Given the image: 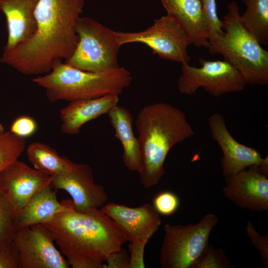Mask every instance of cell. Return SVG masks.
I'll list each match as a JSON object with an SVG mask.
<instances>
[{"label":"cell","mask_w":268,"mask_h":268,"mask_svg":"<svg viewBox=\"0 0 268 268\" xmlns=\"http://www.w3.org/2000/svg\"><path fill=\"white\" fill-rule=\"evenodd\" d=\"M14 214L11 203L0 190V252L7 249L12 243L15 231Z\"/></svg>","instance_id":"603a6c76"},{"label":"cell","mask_w":268,"mask_h":268,"mask_svg":"<svg viewBox=\"0 0 268 268\" xmlns=\"http://www.w3.org/2000/svg\"><path fill=\"white\" fill-rule=\"evenodd\" d=\"M78 38L71 56L64 61L82 70L103 72L119 67L118 56L121 46L117 31L89 17H80L76 23Z\"/></svg>","instance_id":"8992f818"},{"label":"cell","mask_w":268,"mask_h":268,"mask_svg":"<svg viewBox=\"0 0 268 268\" xmlns=\"http://www.w3.org/2000/svg\"><path fill=\"white\" fill-rule=\"evenodd\" d=\"M101 209L123 229L131 242L129 268H145V247L161 224L153 205L144 203L132 207L112 202L106 203Z\"/></svg>","instance_id":"ba28073f"},{"label":"cell","mask_w":268,"mask_h":268,"mask_svg":"<svg viewBox=\"0 0 268 268\" xmlns=\"http://www.w3.org/2000/svg\"><path fill=\"white\" fill-rule=\"evenodd\" d=\"M132 80L131 72L123 67L89 72L72 67L62 60L56 61L48 73L32 79L33 83L45 89L48 99L52 102H70L109 94L120 95Z\"/></svg>","instance_id":"277c9868"},{"label":"cell","mask_w":268,"mask_h":268,"mask_svg":"<svg viewBox=\"0 0 268 268\" xmlns=\"http://www.w3.org/2000/svg\"><path fill=\"white\" fill-rule=\"evenodd\" d=\"M107 115L115 136L123 147L122 157L125 166L129 170L139 173L141 167L140 147L138 138L133 131L131 112L127 108L117 105Z\"/></svg>","instance_id":"ffe728a7"},{"label":"cell","mask_w":268,"mask_h":268,"mask_svg":"<svg viewBox=\"0 0 268 268\" xmlns=\"http://www.w3.org/2000/svg\"><path fill=\"white\" fill-rule=\"evenodd\" d=\"M208 124L211 136L223 153L221 165L225 178L234 175L247 167L268 169V156L263 158L254 148L237 141L229 132L221 114L216 113L211 115L208 119Z\"/></svg>","instance_id":"7c38bea8"},{"label":"cell","mask_w":268,"mask_h":268,"mask_svg":"<svg viewBox=\"0 0 268 268\" xmlns=\"http://www.w3.org/2000/svg\"><path fill=\"white\" fill-rule=\"evenodd\" d=\"M26 150L28 159L33 168L47 175L54 177L63 176L72 170L71 160L61 156L45 143L33 142Z\"/></svg>","instance_id":"44dd1931"},{"label":"cell","mask_w":268,"mask_h":268,"mask_svg":"<svg viewBox=\"0 0 268 268\" xmlns=\"http://www.w3.org/2000/svg\"><path fill=\"white\" fill-rule=\"evenodd\" d=\"M130 258L126 250L122 247L112 253L106 261L107 268H129Z\"/></svg>","instance_id":"4dcf8cb0"},{"label":"cell","mask_w":268,"mask_h":268,"mask_svg":"<svg viewBox=\"0 0 268 268\" xmlns=\"http://www.w3.org/2000/svg\"><path fill=\"white\" fill-rule=\"evenodd\" d=\"M225 179L223 193L226 198L251 211L268 209V176L250 167Z\"/></svg>","instance_id":"9a60e30c"},{"label":"cell","mask_w":268,"mask_h":268,"mask_svg":"<svg viewBox=\"0 0 268 268\" xmlns=\"http://www.w3.org/2000/svg\"><path fill=\"white\" fill-rule=\"evenodd\" d=\"M26 148L25 138L9 132L0 134V173L8 164L18 159Z\"/></svg>","instance_id":"cb8c5ba5"},{"label":"cell","mask_w":268,"mask_h":268,"mask_svg":"<svg viewBox=\"0 0 268 268\" xmlns=\"http://www.w3.org/2000/svg\"><path fill=\"white\" fill-rule=\"evenodd\" d=\"M200 67L181 64L178 89L181 94L192 95L202 87L210 95L219 97L230 92L242 91L246 85L239 71L223 61H207L200 58Z\"/></svg>","instance_id":"9c48e42d"},{"label":"cell","mask_w":268,"mask_h":268,"mask_svg":"<svg viewBox=\"0 0 268 268\" xmlns=\"http://www.w3.org/2000/svg\"><path fill=\"white\" fill-rule=\"evenodd\" d=\"M227 7L222 21L224 32L209 42V52L222 55L239 71L246 84H267L268 52L243 25L237 3L232 1Z\"/></svg>","instance_id":"5b68a950"},{"label":"cell","mask_w":268,"mask_h":268,"mask_svg":"<svg viewBox=\"0 0 268 268\" xmlns=\"http://www.w3.org/2000/svg\"><path fill=\"white\" fill-rule=\"evenodd\" d=\"M246 232L252 244L258 251L264 268L268 267V237L260 235L255 229L252 223L248 221Z\"/></svg>","instance_id":"83f0119b"},{"label":"cell","mask_w":268,"mask_h":268,"mask_svg":"<svg viewBox=\"0 0 268 268\" xmlns=\"http://www.w3.org/2000/svg\"><path fill=\"white\" fill-rule=\"evenodd\" d=\"M53 178L17 159L0 172V190L11 203L15 214L37 192L50 185Z\"/></svg>","instance_id":"5bb4252c"},{"label":"cell","mask_w":268,"mask_h":268,"mask_svg":"<svg viewBox=\"0 0 268 268\" xmlns=\"http://www.w3.org/2000/svg\"><path fill=\"white\" fill-rule=\"evenodd\" d=\"M4 132V128L3 127V126L0 123V134H2Z\"/></svg>","instance_id":"1f68e13d"},{"label":"cell","mask_w":268,"mask_h":268,"mask_svg":"<svg viewBox=\"0 0 268 268\" xmlns=\"http://www.w3.org/2000/svg\"><path fill=\"white\" fill-rule=\"evenodd\" d=\"M41 224L73 268H105L108 256L129 241L123 229L98 208L81 212L72 206Z\"/></svg>","instance_id":"7a4b0ae2"},{"label":"cell","mask_w":268,"mask_h":268,"mask_svg":"<svg viewBox=\"0 0 268 268\" xmlns=\"http://www.w3.org/2000/svg\"><path fill=\"white\" fill-rule=\"evenodd\" d=\"M120 46L140 43L150 48L161 58L181 64H189L191 58L187 51L192 42L179 24L168 15L154 20L146 29L135 32H117Z\"/></svg>","instance_id":"30bf717a"},{"label":"cell","mask_w":268,"mask_h":268,"mask_svg":"<svg viewBox=\"0 0 268 268\" xmlns=\"http://www.w3.org/2000/svg\"><path fill=\"white\" fill-rule=\"evenodd\" d=\"M12 242L18 251L20 268H68L69 265L55 246L53 236L42 224L15 230Z\"/></svg>","instance_id":"8fae6325"},{"label":"cell","mask_w":268,"mask_h":268,"mask_svg":"<svg viewBox=\"0 0 268 268\" xmlns=\"http://www.w3.org/2000/svg\"><path fill=\"white\" fill-rule=\"evenodd\" d=\"M119 95L109 94L97 98L71 101L60 111L61 132L74 135L87 122L108 114L118 104Z\"/></svg>","instance_id":"e0dca14e"},{"label":"cell","mask_w":268,"mask_h":268,"mask_svg":"<svg viewBox=\"0 0 268 268\" xmlns=\"http://www.w3.org/2000/svg\"><path fill=\"white\" fill-rule=\"evenodd\" d=\"M179 203V199L175 194L164 191L154 198L153 205L159 214L168 216L177 210Z\"/></svg>","instance_id":"4316f807"},{"label":"cell","mask_w":268,"mask_h":268,"mask_svg":"<svg viewBox=\"0 0 268 268\" xmlns=\"http://www.w3.org/2000/svg\"><path fill=\"white\" fill-rule=\"evenodd\" d=\"M71 167L68 174L54 177L51 187L66 191L72 199L74 209L78 212L99 208L107 203L108 195L102 185L95 183L91 167L72 161Z\"/></svg>","instance_id":"4fadbf2b"},{"label":"cell","mask_w":268,"mask_h":268,"mask_svg":"<svg viewBox=\"0 0 268 268\" xmlns=\"http://www.w3.org/2000/svg\"><path fill=\"white\" fill-rule=\"evenodd\" d=\"M56 192L50 185L37 192L15 214V230L49 221L58 213L74 206L71 200L59 201Z\"/></svg>","instance_id":"d6986e66"},{"label":"cell","mask_w":268,"mask_h":268,"mask_svg":"<svg viewBox=\"0 0 268 268\" xmlns=\"http://www.w3.org/2000/svg\"><path fill=\"white\" fill-rule=\"evenodd\" d=\"M218 218L206 214L195 224L164 225V236L160 251L163 268H192L209 244L210 232Z\"/></svg>","instance_id":"52a82bcc"},{"label":"cell","mask_w":268,"mask_h":268,"mask_svg":"<svg viewBox=\"0 0 268 268\" xmlns=\"http://www.w3.org/2000/svg\"><path fill=\"white\" fill-rule=\"evenodd\" d=\"M231 265L223 251L209 244L195 262L192 268H231Z\"/></svg>","instance_id":"d4e9b609"},{"label":"cell","mask_w":268,"mask_h":268,"mask_svg":"<svg viewBox=\"0 0 268 268\" xmlns=\"http://www.w3.org/2000/svg\"><path fill=\"white\" fill-rule=\"evenodd\" d=\"M135 125L141 156L140 183L148 188L164 175V163L171 148L194 135V132L182 110L164 102L142 108Z\"/></svg>","instance_id":"3957f363"},{"label":"cell","mask_w":268,"mask_h":268,"mask_svg":"<svg viewBox=\"0 0 268 268\" xmlns=\"http://www.w3.org/2000/svg\"><path fill=\"white\" fill-rule=\"evenodd\" d=\"M0 268H20L18 251L13 242L7 249L0 252Z\"/></svg>","instance_id":"f546056e"},{"label":"cell","mask_w":268,"mask_h":268,"mask_svg":"<svg viewBox=\"0 0 268 268\" xmlns=\"http://www.w3.org/2000/svg\"><path fill=\"white\" fill-rule=\"evenodd\" d=\"M167 12L198 47H209L207 25L200 0H160Z\"/></svg>","instance_id":"ac0fdd59"},{"label":"cell","mask_w":268,"mask_h":268,"mask_svg":"<svg viewBox=\"0 0 268 268\" xmlns=\"http://www.w3.org/2000/svg\"><path fill=\"white\" fill-rule=\"evenodd\" d=\"M38 0H0L5 16L7 38L3 54L28 41L36 30L34 15Z\"/></svg>","instance_id":"2e32d148"},{"label":"cell","mask_w":268,"mask_h":268,"mask_svg":"<svg viewBox=\"0 0 268 268\" xmlns=\"http://www.w3.org/2000/svg\"><path fill=\"white\" fill-rule=\"evenodd\" d=\"M37 124L33 118L21 116L11 123L9 132L19 137L25 138L33 135L37 130Z\"/></svg>","instance_id":"f1b7e54d"},{"label":"cell","mask_w":268,"mask_h":268,"mask_svg":"<svg viewBox=\"0 0 268 268\" xmlns=\"http://www.w3.org/2000/svg\"><path fill=\"white\" fill-rule=\"evenodd\" d=\"M200 0L207 22L209 42L223 34L222 21L217 16L215 0Z\"/></svg>","instance_id":"484cf974"},{"label":"cell","mask_w":268,"mask_h":268,"mask_svg":"<svg viewBox=\"0 0 268 268\" xmlns=\"http://www.w3.org/2000/svg\"><path fill=\"white\" fill-rule=\"evenodd\" d=\"M84 0H38L36 30L27 42L3 54L0 62L28 75L49 72L57 61L68 59L78 38L75 31Z\"/></svg>","instance_id":"6da1fadb"},{"label":"cell","mask_w":268,"mask_h":268,"mask_svg":"<svg viewBox=\"0 0 268 268\" xmlns=\"http://www.w3.org/2000/svg\"><path fill=\"white\" fill-rule=\"evenodd\" d=\"M246 6L240 19L261 44H268V0H242Z\"/></svg>","instance_id":"7402d4cb"}]
</instances>
